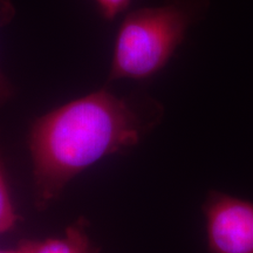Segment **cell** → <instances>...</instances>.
<instances>
[{
  "label": "cell",
  "instance_id": "cell-3",
  "mask_svg": "<svg viewBox=\"0 0 253 253\" xmlns=\"http://www.w3.org/2000/svg\"><path fill=\"white\" fill-rule=\"evenodd\" d=\"M210 253H253V203L211 191L203 204Z\"/></svg>",
  "mask_w": 253,
  "mask_h": 253
},
{
  "label": "cell",
  "instance_id": "cell-2",
  "mask_svg": "<svg viewBox=\"0 0 253 253\" xmlns=\"http://www.w3.org/2000/svg\"><path fill=\"white\" fill-rule=\"evenodd\" d=\"M195 15L178 0L129 12L116 34L108 81L156 75L183 42Z\"/></svg>",
  "mask_w": 253,
  "mask_h": 253
},
{
  "label": "cell",
  "instance_id": "cell-8",
  "mask_svg": "<svg viewBox=\"0 0 253 253\" xmlns=\"http://www.w3.org/2000/svg\"><path fill=\"white\" fill-rule=\"evenodd\" d=\"M0 253H21L20 250H19V248H17L15 250H0Z\"/></svg>",
  "mask_w": 253,
  "mask_h": 253
},
{
  "label": "cell",
  "instance_id": "cell-4",
  "mask_svg": "<svg viewBox=\"0 0 253 253\" xmlns=\"http://www.w3.org/2000/svg\"><path fill=\"white\" fill-rule=\"evenodd\" d=\"M21 253H97L86 232V224L80 219L68 227L62 238L25 240L18 246Z\"/></svg>",
  "mask_w": 253,
  "mask_h": 253
},
{
  "label": "cell",
  "instance_id": "cell-5",
  "mask_svg": "<svg viewBox=\"0 0 253 253\" xmlns=\"http://www.w3.org/2000/svg\"><path fill=\"white\" fill-rule=\"evenodd\" d=\"M15 221H17V214L14 212L13 204L0 167V236L13 229Z\"/></svg>",
  "mask_w": 253,
  "mask_h": 253
},
{
  "label": "cell",
  "instance_id": "cell-1",
  "mask_svg": "<svg viewBox=\"0 0 253 253\" xmlns=\"http://www.w3.org/2000/svg\"><path fill=\"white\" fill-rule=\"evenodd\" d=\"M162 115V106L150 97L100 89L40 116L28 134L36 207H48L97 161L140 143Z\"/></svg>",
  "mask_w": 253,
  "mask_h": 253
},
{
  "label": "cell",
  "instance_id": "cell-6",
  "mask_svg": "<svg viewBox=\"0 0 253 253\" xmlns=\"http://www.w3.org/2000/svg\"><path fill=\"white\" fill-rule=\"evenodd\" d=\"M9 12H12V7L9 6L8 1L6 0H0V25L7 23L8 19L11 18ZM14 89L13 86L11 84V82L6 75L2 73L0 69V106L7 102V101L13 96Z\"/></svg>",
  "mask_w": 253,
  "mask_h": 253
},
{
  "label": "cell",
  "instance_id": "cell-7",
  "mask_svg": "<svg viewBox=\"0 0 253 253\" xmlns=\"http://www.w3.org/2000/svg\"><path fill=\"white\" fill-rule=\"evenodd\" d=\"M132 0H95L101 17L106 20H114L121 14Z\"/></svg>",
  "mask_w": 253,
  "mask_h": 253
}]
</instances>
